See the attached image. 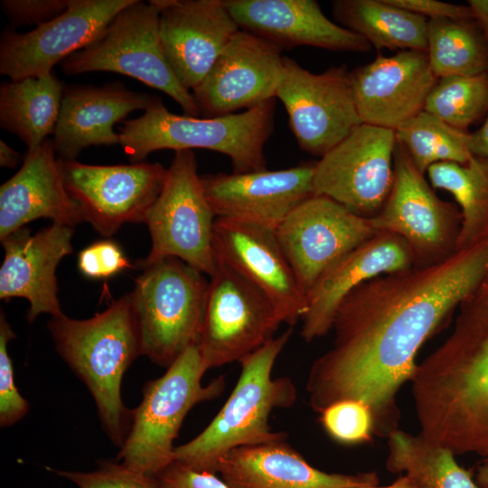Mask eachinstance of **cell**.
Wrapping results in <instances>:
<instances>
[{"instance_id":"obj_1","label":"cell","mask_w":488,"mask_h":488,"mask_svg":"<svg viewBox=\"0 0 488 488\" xmlns=\"http://www.w3.org/2000/svg\"><path fill=\"white\" fill-rule=\"evenodd\" d=\"M488 271V239L425 267L385 274L354 288L338 306L332 347L312 363L311 408L342 400L365 404L373 435L399 429L397 394L409 381L423 343Z\"/></svg>"},{"instance_id":"obj_2","label":"cell","mask_w":488,"mask_h":488,"mask_svg":"<svg viewBox=\"0 0 488 488\" xmlns=\"http://www.w3.org/2000/svg\"><path fill=\"white\" fill-rule=\"evenodd\" d=\"M409 381L425 438L488 458V279L461 302L452 332Z\"/></svg>"},{"instance_id":"obj_3","label":"cell","mask_w":488,"mask_h":488,"mask_svg":"<svg viewBox=\"0 0 488 488\" xmlns=\"http://www.w3.org/2000/svg\"><path fill=\"white\" fill-rule=\"evenodd\" d=\"M48 329L61 357L90 392L105 433L121 447L132 418L121 397L122 378L141 355L130 295L89 319L52 317Z\"/></svg>"},{"instance_id":"obj_4","label":"cell","mask_w":488,"mask_h":488,"mask_svg":"<svg viewBox=\"0 0 488 488\" xmlns=\"http://www.w3.org/2000/svg\"><path fill=\"white\" fill-rule=\"evenodd\" d=\"M292 333L289 327L239 361L240 374L230 397L198 436L175 446L174 462L217 474L220 460L232 449L286 440L285 432L272 430L268 419L274 409L290 408L296 400L292 379L272 375Z\"/></svg>"},{"instance_id":"obj_5","label":"cell","mask_w":488,"mask_h":488,"mask_svg":"<svg viewBox=\"0 0 488 488\" xmlns=\"http://www.w3.org/2000/svg\"><path fill=\"white\" fill-rule=\"evenodd\" d=\"M275 108L272 99L240 113L205 118L174 114L153 96L141 117L123 121L119 145L134 163H142L157 150L201 148L230 157L234 173L264 170Z\"/></svg>"},{"instance_id":"obj_6","label":"cell","mask_w":488,"mask_h":488,"mask_svg":"<svg viewBox=\"0 0 488 488\" xmlns=\"http://www.w3.org/2000/svg\"><path fill=\"white\" fill-rule=\"evenodd\" d=\"M197 343L189 346L159 378L143 388L140 404L117 460L135 471L156 476L174 462V441L196 404L218 398L225 388L219 376L207 385Z\"/></svg>"},{"instance_id":"obj_7","label":"cell","mask_w":488,"mask_h":488,"mask_svg":"<svg viewBox=\"0 0 488 488\" xmlns=\"http://www.w3.org/2000/svg\"><path fill=\"white\" fill-rule=\"evenodd\" d=\"M141 268L129 293L141 355L167 368L198 342L209 280L176 258Z\"/></svg>"},{"instance_id":"obj_8","label":"cell","mask_w":488,"mask_h":488,"mask_svg":"<svg viewBox=\"0 0 488 488\" xmlns=\"http://www.w3.org/2000/svg\"><path fill=\"white\" fill-rule=\"evenodd\" d=\"M160 12L157 0H134L89 45L61 61L62 71L123 74L165 93L185 115L201 116L192 92L181 84L164 55Z\"/></svg>"},{"instance_id":"obj_9","label":"cell","mask_w":488,"mask_h":488,"mask_svg":"<svg viewBox=\"0 0 488 488\" xmlns=\"http://www.w3.org/2000/svg\"><path fill=\"white\" fill-rule=\"evenodd\" d=\"M215 217L197 174L193 152L176 151L163 189L145 220L152 247L138 267L176 258L210 277L216 267Z\"/></svg>"},{"instance_id":"obj_10","label":"cell","mask_w":488,"mask_h":488,"mask_svg":"<svg viewBox=\"0 0 488 488\" xmlns=\"http://www.w3.org/2000/svg\"><path fill=\"white\" fill-rule=\"evenodd\" d=\"M283 320L255 285L216 259L197 346L205 368L240 361L275 337Z\"/></svg>"},{"instance_id":"obj_11","label":"cell","mask_w":488,"mask_h":488,"mask_svg":"<svg viewBox=\"0 0 488 488\" xmlns=\"http://www.w3.org/2000/svg\"><path fill=\"white\" fill-rule=\"evenodd\" d=\"M378 232L402 238L410 248L415 267L437 263L455 251L460 230L459 208L441 200L397 142L394 178L381 210L371 217Z\"/></svg>"},{"instance_id":"obj_12","label":"cell","mask_w":488,"mask_h":488,"mask_svg":"<svg viewBox=\"0 0 488 488\" xmlns=\"http://www.w3.org/2000/svg\"><path fill=\"white\" fill-rule=\"evenodd\" d=\"M283 103L299 147L324 156L362 124L345 65L313 73L283 57V77L277 97Z\"/></svg>"},{"instance_id":"obj_13","label":"cell","mask_w":488,"mask_h":488,"mask_svg":"<svg viewBox=\"0 0 488 488\" xmlns=\"http://www.w3.org/2000/svg\"><path fill=\"white\" fill-rule=\"evenodd\" d=\"M61 168L66 190L81 221L104 237L113 235L125 223L145 222L167 174L159 163L143 162L91 165L61 160Z\"/></svg>"},{"instance_id":"obj_14","label":"cell","mask_w":488,"mask_h":488,"mask_svg":"<svg viewBox=\"0 0 488 488\" xmlns=\"http://www.w3.org/2000/svg\"><path fill=\"white\" fill-rule=\"evenodd\" d=\"M395 130L357 126L315 163L314 194L325 195L364 216L384 205L394 178Z\"/></svg>"},{"instance_id":"obj_15","label":"cell","mask_w":488,"mask_h":488,"mask_svg":"<svg viewBox=\"0 0 488 488\" xmlns=\"http://www.w3.org/2000/svg\"><path fill=\"white\" fill-rule=\"evenodd\" d=\"M276 232L305 297L333 264L378 233L371 217L319 194L299 204Z\"/></svg>"},{"instance_id":"obj_16","label":"cell","mask_w":488,"mask_h":488,"mask_svg":"<svg viewBox=\"0 0 488 488\" xmlns=\"http://www.w3.org/2000/svg\"><path fill=\"white\" fill-rule=\"evenodd\" d=\"M134 0H69L67 9L26 33L0 39V72L12 80L38 77L89 45Z\"/></svg>"},{"instance_id":"obj_17","label":"cell","mask_w":488,"mask_h":488,"mask_svg":"<svg viewBox=\"0 0 488 488\" xmlns=\"http://www.w3.org/2000/svg\"><path fill=\"white\" fill-rule=\"evenodd\" d=\"M281 49L239 30L192 94L205 118L253 108L277 99L283 77Z\"/></svg>"},{"instance_id":"obj_18","label":"cell","mask_w":488,"mask_h":488,"mask_svg":"<svg viewBox=\"0 0 488 488\" xmlns=\"http://www.w3.org/2000/svg\"><path fill=\"white\" fill-rule=\"evenodd\" d=\"M213 249L224 263L259 288L293 327L306 308V297L279 244L275 228L216 218Z\"/></svg>"},{"instance_id":"obj_19","label":"cell","mask_w":488,"mask_h":488,"mask_svg":"<svg viewBox=\"0 0 488 488\" xmlns=\"http://www.w3.org/2000/svg\"><path fill=\"white\" fill-rule=\"evenodd\" d=\"M315 164L281 170L218 173L201 176L206 198L217 218L277 227L314 194Z\"/></svg>"},{"instance_id":"obj_20","label":"cell","mask_w":488,"mask_h":488,"mask_svg":"<svg viewBox=\"0 0 488 488\" xmlns=\"http://www.w3.org/2000/svg\"><path fill=\"white\" fill-rule=\"evenodd\" d=\"M437 80L427 52L412 50L392 56L379 53L370 63L350 71L361 122L393 130L424 110Z\"/></svg>"},{"instance_id":"obj_21","label":"cell","mask_w":488,"mask_h":488,"mask_svg":"<svg viewBox=\"0 0 488 488\" xmlns=\"http://www.w3.org/2000/svg\"><path fill=\"white\" fill-rule=\"evenodd\" d=\"M164 55L181 84L193 90L240 29L224 0H157Z\"/></svg>"},{"instance_id":"obj_22","label":"cell","mask_w":488,"mask_h":488,"mask_svg":"<svg viewBox=\"0 0 488 488\" xmlns=\"http://www.w3.org/2000/svg\"><path fill=\"white\" fill-rule=\"evenodd\" d=\"M73 229L60 223L31 234L23 227L1 240L5 257L0 268V298L29 301L30 323L41 314H63L57 296L56 268L72 252Z\"/></svg>"},{"instance_id":"obj_23","label":"cell","mask_w":488,"mask_h":488,"mask_svg":"<svg viewBox=\"0 0 488 488\" xmlns=\"http://www.w3.org/2000/svg\"><path fill=\"white\" fill-rule=\"evenodd\" d=\"M413 267L412 252L402 238L378 232L333 264L307 293L302 338L310 343L330 332L338 306L362 283Z\"/></svg>"},{"instance_id":"obj_24","label":"cell","mask_w":488,"mask_h":488,"mask_svg":"<svg viewBox=\"0 0 488 488\" xmlns=\"http://www.w3.org/2000/svg\"><path fill=\"white\" fill-rule=\"evenodd\" d=\"M240 30L283 49L306 45L331 51L367 52L358 33L331 21L314 0H224Z\"/></svg>"},{"instance_id":"obj_25","label":"cell","mask_w":488,"mask_h":488,"mask_svg":"<svg viewBox=\"0 0 488 488\" xmlns=\"http://www.w3.org/2000/svg\"><path fill=\"white\" fill-rule=\"evenodd\" d=\"M52 141L27 151L18 172L0 187V239L39 218L72 227L81 221L63 180Z\"/></svg>"},{"instance_id":"obj_26","label":"cell","mask_w":488,"mask_h":488,"mask_svg":"<svg viewBox=\"0 0 488 488\" xmlns=\"http://www.w3.org/2000/svg\"><path fill=\"white\" fill-rule=\"evenodd\" d=\"M218 473L230 488H357L379 484L376 472L326 473L311 465L286 440L227 453Z\"/></svg>"},{"instance_id":"obj_27","label":"cell","mask_w":488,"mask_h":488,"mask_svg":"<svg viewBox=\"0 0 488 488\" xmlns=\"http://www.w3.org/2000/svg\"><path fill=\"white\" fill-rule=\"evenodd\" d=\"M152 98L119 84L65 87L53 133L55 153L70 161L90 145L119 144L115 124L134 110H145Z\"/></svg>"},{"instance_id":"obj_28","label":"cell","mask_w":488,"mask_h":488,"mask_svg":"<svg viewBox=\"0 0 488 488\" xmlns=\"http://www.w3.org/2000/svg\"><path fill=\"white\" fill-rule=\"evenodd\" d=\"M64 84L53 71L0 86V126L18 136L27 151L53 134L61 112Z\"/></svg>"},{"instance_id":"obj_29","label":"cell","mask_w":488,"mask_h":488,"mask_svg":"<svg viewBox=\"0 0 488 488\" xmlns=\"http://www.w3.org/2000/svg\"><path fill=\"white\" fill-rule=\"evenodd\" d=\"M333 14L340 25L362 36L378 51L427 49V20L389 0H335Z\"/></svg>"},{"instance_id":"obj_30","label":"cell","mask_w":488,"mask_h":488,"mask_svg":"<svg viewBox=\"0 0 488 488\" xmlns=\"http://www.w3.org/2000/svg\"><path fill=\"white\" fill-rule=\"evenodd\" d=\"M387 470L404 474L421 488H480L473 471L462 467L455 455L425 438L399 428L388 436Z\"/></svg>"},{"instance_id":"obj_31","label":"cell","mask_w":488,"mask_h":488,"mask_svg":"<svg viewBox=\"0 0 488 488\" xmlns=\"http://www.w3.org/2000/svg\"><path fill=\"white\" fill-rule=\"evenodd\" d=\"M432 187L453 195L461 213L455 251L488 239V166L473 156L465 164H434L427 170Z\"/></svg>"},{"instance_id":"obj_32","label":"cell","mask_w":488,"mask_h":488,"mask_svg":"<svg viewBox=\"0 0 488 488\" xmlns=\"http://www.w3.org/2000/svg\"><path fill=\"white\" fill-rule=\"evenodd\" d=\"M427 54L437 78L488 72V49L474 19L427 20Z\"/></svg>"},{"instance_id":"obj_33","label":"cell","mask_w":488,"mask_h":488,"mask_svg":"<svg viewBox=\"0 0 488 488\" xmlns=\"http://www.w3.org/2000/svg\"><path fill=\"white\" fill-rule=\"evenodd\" d=\"M395 136L423 174L434 164H465L473 157L470 132L455 128L425 110L396 129Z\"/></svg>"},{"instance_id":"obj_34","label":"cell","mask_w":488,"mask_h":488,"mask_svg":"<svg viewBox=\"0 0 488 488\" xmlns=\"http://www.w3.org/2000/svg\"><path fill=\"white\" fill-rule=\"evenodd\" d=\"M424 110L468 132L470 126L488 114V72L438 79L427 98Z\"/></svg>"},{"instance_id":"obj_35","label":"cell","mask_w":488,"mask_h":488,"mask_svg":"<svg viewBox=\"0 0 488 488\" xmlns=\"http://www.w3.org/2000/svg\"><path fill=\"white\" fill-rule=\"evenodd\" d=\"M326 433L335 441L355 445L372 439L373 423L369 408L355 399L338 401L320 413Z\"/></svg>"},{"instance_id":"obj_36","label":"cell","mask_w":488,"mask_h":488,"mask_svg":"<svg viewBox=\"0 0 488 488\" xmlns=\"http://www.w3.org/2000/svg\"><path fill=\"white\" fill-rule=\"evenodd\" d=\"M47 469L79 488H162L155 476L130 469L120 462H100L91 472Z\"/></svg>"},{"instance_id":"obj_37","label":"cell","mask_w":488,"mask_h":488,"mask_svg":"<svg viewBox=\"0 0 488 488\" xmlns=\"http://www.w3.org/2000/svg\"><path fill=\"white\" fill-rule=\"evenodd\" d=\"M15 334L5 314L0 317V426L10 427L20 421L29 411L28 401L14 384V367L9 356L8 343Z\"/></svg>"},{"instance_id":"obj_38","label":"cell","mask_w":488,"mask_h":488,"mask_svg":"<svg viewBox=\"0 0 488 488\" xmlns=\"http://www.w3.org/2000/svg\"><path fill=\"white\" fill-rule=\"evenodd\" d=\"M78 267L89 278L103 279L133 265L117 242L105 239L93 242L79 253Z\"/></svg>"},{"instance_id":"obj_39","label":"cell","mask_w":488,"mask_h":488,"mask_svg":"<svg viewBox=\"0 0 488 488\" xmlns=\"http://www.w3.org/2000/svg\"><path fill=\"white\" fill-rule=\"evenodd\" d=\"M1 8L14 27H38L62 14L69 0H2Z\"/></svg>"},{"instance_id":"obj_40","label":"cell","mask_w":488,"mask_h":488,"mask_svg":"<svg viewBox=\"0 0 488 488\" xmlns=\"http://www.w3.org/2000/svg\"><path fill=\"white\" fill-rule=\"evenodd\" d=\"M155 477L162 488H230L214 473L193 470L176 462Z\"/></svg>"},{"instance_id":"obj_41","label":"cell","mask_w":488,"mask_h":488,"mask_svg":"<svg viewBox=\"0 0 488 488\" xmlns=\"http://www.w3.org/2000/svg\"><path fill=\"white\" fill-rule=\"evenodd\" d=\"M395 5L428 20L474 19L473 12L468 5H455L436 0H389Z\"/></svg>"},{"instance_id":"obj_42","label":"cell","mask_w":488,"mask_h":488,"mask_svg":"<svg viewBox=\"0 0 488 488\" xmlns=\"http://www.w3.org/2000/svg\"><path fill=\"white\" fill-rule=\"evenodd\" d=\"M470 151L488 166V114L482 127L470 133Z\"/></svg>"},{"instance_id":"obj_43","label":"cell","mask_w":488,"mask_h":488,"mask_svg":"<svg viewBox=\"0 0 488 488\" xmlns=\"http://www.w3.org/2000/svg\"><path fill=\"white\" fill-rule=\"evenodd\" d=\"M474 20L477 23L488 49V0H469Z\"/></svg>"},{"instance_id":"obj_44","label":"cell","mask_w":488,"mask_h":488,"mask_svg":"<svg viewBox=\"0 0 488 488\" xmlns=\"http://www.w3.org/2000/svg\"><path fill=\"white\" fill-rule=\"evenodd\" d=\"M21 159V155L9 146L4 140H0V164L4 167L14 168Z\"/></svg>"},{"instance_id":"obj_45","label":"cell","mask_w":488,"mask_h":488,"mask_svg":"<svg viewBox=\"0 0 488 488\" xmlns=\"http://www.w3.org/2000/svg\"><path fill=\"white\" fill-rule=\"evenodd\" d=\"M473 474L480 488H488V458L477 464Z\"/></svg>"},{"instance_id":"obj_46","label":"cell","mask_w":488,"mask_h":488,"mask_svg":"<svg viewBox=\"0 0 488 488\" xmlns=\"http://www.w3.org/2000/svg\"><path fill=\"white\" fill-rule=\"evenodd\" d=\"M357 488H421L412 478L408 475L402 474L396 479L392 483L386 486H364Z\"/></svg>"}]
</instances>
